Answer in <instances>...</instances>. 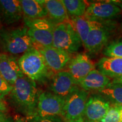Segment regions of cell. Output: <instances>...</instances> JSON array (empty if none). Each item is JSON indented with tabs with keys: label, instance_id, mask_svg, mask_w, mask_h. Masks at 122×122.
<instances>
[{
	"label": "cell",
	"instance_id": "6da1fadb",
	"mask_svg": "<svg viewBox=\"0 0 122 122\" xmlns=\"http://www.w3.org/2000/svg\"><path fill=\"white\" fill-rule=\"evenodd\" d=\"M39 91L37 84L24 76L16 80L7 96L12 106L27 118L35 115Z\"/></svg>",
	"mask_w": 122,
	"mask_h": 122
},
{
	"label": "cell",
	"instance_id": "7a4b0ae2",
	"mask_svg": "<svg viewBox=\"0 0 122 122\" xmlns=\"http://www.w3.org/2000/svg\"><path fill=\"white\" fill-rule=\"evenodd\" d=\"M33 47L25 26L0 28V50L2 53L13 56L23 55Z\"/></svg>",
	"mask_w": 122,
	"mask_h": 122
},
{
	"label": "cell",
	"instance_id": "3957f363",
	"mask_svg": "<svg viewBox=\"0 0 122 122\" xmlns=\"http://www.w3.org/2000/svg\"><path fill=\"white\" fill-rule=\"evenodd\" d=\"M22 72L35 83H42L49 77L50 70L40 51L37 48H30L18 59Z\"/></svg>",
	"mask_w": 122,
	"mask_h": 122
},
{
	"label": "cell",
	"instance_id": "277c9868",
	"mask_svg": "<svg viewBox=\"0 0 122 122\" xmlns=\"http://www.w3.org/2000/svg\"><path fill=\"white\" fill-rule=\"evenodd\" d=\"M24 22L35 48L53 46V34L56 24L49 18L24 19Z\"/></svg>",
	"mask_w": 122,
	"mask_h": 122
},
{
	"label": "cell",
	"instance_id": "5b68a950",
	"mask_svg": "<svg viewBox=\"0 0 122 122\" xmlns=\"http://www.w3.org/2000/svg\"><path fill=\"white\" fill-rule=\"evenodd\" d=\"M82 42L71 22L56 24L53 34V46L71 54L77 52Z\"/></svg>",
	"mask_w": 122,
	"mask_h": 122
},
{
	"label": "cell",
	"instance_id": "8992f818",
	"mask_svg": "<svg viewBox=\"0 0 122 122\" xmlns=\"http://www.w3.org/2000/svg\"><path fill=\"white\" fill-rule=\"evenodd\" d=\"M65 99L48 91H40L36 112L40 117H62Z\"/></svg>",
	"mask_w": 122,
	"mask_h": 122
},
{
	"label": "cell",
	"instance_id": "52a82bcc",
	"mask_svg": "<svg viewBox=\"0 0 122 122\" xmlns=\"http://www.w3.org/2000/svg\"><path fill=\"white\" fill-rule=\"evenodd\" d=\"M88 97V92L79 87L66 99L62 117L65 120L83 117Z\"/></svg>",
	"mask_w": 122,
	"mask_h": 122
},
{
	"label": "cell",
	"instance_id": "ba28073f",
	"mask_svg": "<svg viewBox=\"0 0 122 122\" xmlns=\"http://www.w3.org/2000/svg\"><path fill=\"white\" fill-rule=\"evenodd\" d=\"M79 88L77 81L68 71H59L50 79V92L65 100Z\"/></svg>",
	"mask_w": 122,
	"mask_h": 122
},
{
	"label": "cell",
	"instance_id": "9c48e42d",
	"mask_svg": "<svg viewBox=\"0 0 122 122\" xmlns=\"http://www.w3.org/2000/svg\"><path fill=\"white\" fill-rule=\"evenodd\" d=\"M50 71L58 72L68 65L71 60L70 54L53 46L38 47Z\"/></svg>",
	"mask_w": 122,
	"mask_h": 122
},
{
	"label": "cell",
	"instance_id": "30bf717a",
	"mask_svg": "<svg viewBox=\"0 0 122 122\" xmlns=\"http://www.w3.org/2000/svg\"><path fill=\"white\" fill-rule=\"evenodd\" d=\"M109 36V30L102 23L99 21H93L92 27L84 46L89 53H98L106 44Z\"/></svg>",
	"mask_w": 122,
	"mask_h": 122
},
{
	"label": "cell",
	"instance_id": "8fae6325",
	"mask_svg": "<svg viewBox=\"0 0 122 122\" xmlns=\"http://www.w3.org/2000/svg\"><path fill=\"white\" fill-rule=\"evenodd\" d=\"M118 6L110 2H95L88 6L84 15L92 21L110 19L121 13Z\"/></svg>",
	"mask_w": 122,
	"mask_h": 122
},
{
	"label": "cell",
	"instance_id": "7c38bea8",
	"mask_svg": "<svg viewBox=\"0 0 122 122\" xmlns=\"http://www.w3.org/2000/svg\"><path fill=\"white\" fill-rule=\"evenodd\" d=\"M0 74L10 85H13L18 79L24 77L15 56L0 53Z\"/></svg>",
	"mask_w": 122,
	"mask_h": 122
},
{
	"label": "cell",
	"instance_id": "4fadbf2b",
	"mask_svg": "<svg viewBox=\"0 0 122 122\" xmlns=\"http://www.w3.org/2000/svg\"><path fill=\"white\" fill-rule=\"evenodd\" d=\"M23 18L20 3L18 0H0V20L1 24L11 25Z\"/></svg>",
	"mask_w": 122,
	"mask_h": 122
},
{
	"label": "cell",
	"instance_id": "5bb4252c",
	"mask_svg": "<svg viewBox=\"0 0 122 122\" xmlns=\"http://www.w3.org/2000/svg\"><path fill=\"white\" fill-rule=\"evenodd\" d=\"M110 105L108 101L98 96H93L88 99L84 115L87 121L100 122L109 110Z\"/></svg>",
	"mask_w": 122,
	"mask_h": 122
},
{
	"label": "cell",
	"instance_id": "9a60e30c",
	"mask_svg": "<svg viewBox=\"0 0 122 122\" xmlns=\"http://www.w3.org/2000/svg\"><path fill=\"white\" fill-rule=\"evenodd\" d=\"M94 68L93 62L88 56L84 53L76 55L68 64V71L77 82L95 69Z\"/></svg>",
	"mask_w": 122,
	"mask_h": 122
},
{
	"label": "cell",
	"instance_id": "2e32d148",
	"mask_svg": "<svg viewBox=\"0 0 122 122\" xmlns=\"http://www.w3.org/2000/svg\"><path fill=\"white\" fill-rule=\"evenodd\" d=\"M110 83L111 80L109 77L96 69L92 70L85 77L77 82L79 87L86 92L100 91L106 88Z\"/></svg>",
	"mask_w": 122,
	"mask_h": 122
},
{
	"label": "cell",
	"instance_id": "e0dca14e",
	"mask_svg": "<svg viewBox=\"0 0 122 122\" xmlns=\"http://www.w3.org/2000/svg\"><path fill=\"white\" fill-rule=\"evenodd\" d=\"M23 20H34L46 18L48 16L45 7V1L20 0Z\"/></svg>",
	"mask_w": 122,
	"mask_h": 122
},
{
	"label": "cell",
	"instance_id": "ac0fdd59",
	"mask_svg": "<svg viewBox=\"0 0 122 122\" xmlns=\"http://www.w3.org/2000/svg\"><path fill=\"white\" fill-rule=\"evenodd\" d=\"M98 71L114 80L122 79V58L103 57L97 63Z\"/></svg>",
	"mask_w": 122,
	"mask_h": 122
},
{
	"label": "cell",
	"instance_id": "d6986e66",
	"mask_svg": "<svg viewBox=\"0 0 122 122\" xmlns=\"http://www.w3.org/2000/svg\"><path fill=\"white\" fill-rule=\"evenodd\" d=\"M45 7L49 18L57 24L68 21V15L62 0H46Z\"/></svg>",
	"mask_w": 122,
	"mask_h": 122
},
{
	"label": "cell",
	"instance_id": "ffe728a7",
	"mask_svg": "<svg viewBox=\"0 0 122 122\" xmlns=\"http://www.w3.org/2000/svg\"><path fill=\"white\" fill-rule=\"evenodd\" d=\"M71 23L80 37L82 44L84 45L92 27L93 21L90 20L83 16L72 18Z\"/></svg>",
	"mask_w": 122,
	"mask_h": 122
},
{
	"label": "cell",
	"instance_id": "44dd1931",
	"mask_svg": "<svg viewBox=\"0 0 122 122\" xmlns=\"http://www.w3.org/2000/svg\"><path fill=\"white\" fill-rule=\"evenodd\" d=\"M62 2L65 5L68 15L72 18L84 16L88 7L85 1L81 0H62Z\"/></svg>",
	"mask_w": 122,
	"mask_h": 122
},
{
	"label": "cell",
	"instance_id": "7402d4cb",
	"mask_svg": "<svg viewBox=\"0 0 122 122\" xmlns=\"http://www.w3.org/2000/svg\"><path fill=\"white\" fill-rule=\"evenodd\" d=\"M99 92L117 105L122 106V83H110L106 88Z\"/></svg>",
	"mask_w": 122,
	"mask_h": 122
},
{
	"label": "cell",
	"instance_id": "603a6c76",
	"mask_svg": "<svg viewBox=\"0 0 122 122\" xmlns=\"http://www.w3.org/2000/svg\"><path fill=\"white\" fill-rule=\"evenodd\" d=\"M103 54L107 57L122 58V41L110 44L105 48Z\"/></svg>",
	"mask_w": 122,
	"mask_h": 122
},
{
	"label": "cell",
	"instance_id": "cb8c5ba5",
	"mask_svg": "<svg viewBox=\"0 0 122 122\" xmlns=\"http://www.w3.org/2000/svg\"><path fill=\"white\" fill-rule=\"evenodd\" d=\"M120 106L115 105L110 106L106 115L101 120V122H120Z\"/></svg>",
	"mask_w": 122,
	"mask_h": 122
},
{
	"label": "cell",
	"instance_id": "d4e9b609",
	"mask_svg": "<svg viewBox=\"0 0 122 122\" xmlns=\"http://www.w3.org/2000/svg\"><path fill=\"white\" fill-rule=\"evenodd\" d=\"M27 122H63L61 117H40L38 116H32L26 118Z\"/></svg>",
	"mask_w": 122,
	"mask_h": 122
},
{
	"label": "cell",
	"instance_id": "484cf974",
	"mask_svg": "<svg viewBox=\"0 0 122 122\" xmlns=\"http://www.w3.org/2000/svg\"><path fill=\"white\" fill-rule=\"evenodd\" d=\"M13 86L0 74V98L4 100L11 91Z\"/></svg>",
	"mask_w": 122,
	"mask_h": 122
},
{
	"label": "cell",
	"instance_id": "4316f807",
	"mask_svg": "<svg viewBox=\"0 0 122 122\" xmlns=\"http://www.w3.org/2000/svg\"><path fill=\"white\" fill-rule=\"evenodd\" d=\"M7 110H8L7 106L6 103L5 102L4 100L0 98V111L6 113Z\"/></svg>",
	"mask_w": 122,
	"mask_h": 122
},
{
	"label": "cell",
	"instance_id": "83f0119b",
	"mask_svg": "<svg viewBox=\"0 0 122 122\" xmlns=\"http://www.w3.org/2000/svg\"><path fill=\"white\" fill-rule=\"evenodd\" d=\"M13 119L14 122H27L26 118H24L19 114L15 115Z\"/></svg>",
	"mask_w": 122,
	"mask_h": 122
},
{
	"label": "cell",
	"instance_id": "f1b7e54d",
	"mask_svg": "<svg viewBox=\"0 0 122 122\" xmlns=\"http://www.w3.org/2000/svg\"><path fill=\"white\" fill-rule=\"evenodd\" d=\"M7 117L6 113L0 111V122H4Z\"/></svg>",
	"mask_w": 122,
	"mask_h": 122
},
{
	"label": "cell",
	"instance_id": "f546056e",
	"mask_svg": "<svg viewBox=\"0 0 122 122\" xmlns=\"http://www.w3.org/2000/svg\"><path fill=\"white\" fill-rule=\"evenodd\" d=\"M65 122H85V121H84V120L83 117H81V118L76 119L65 120Z\"/></svg>",
	"mask_w": 122,
	"mask_h": 122
},
{
	"label": "cell",
	"instance_id": "4dcf8cb0",
	"mask_svg": "<svg viewBox=\"0 0 122 122\" xmlns=\"http://www.w3.org/2000/svg\"><path fill=\"white\" fill-rule=\"evenodd\" d=\"M4 122H14L13 118H10V117H7V118L6 119L5 121Z\"/></svg>",
	"mask_w": 122,
	"mask_h": 122
},
{
	"label": "cell",
	"instance_id": "1f68e13d",
	"mask_svg": "<svg viewBox=\"0 0 122 122\" xmlns=\"http://www.w3.org/2000/svg\"><path fill=\"white\" fill-rule=\"evenodd\" d=\"M120 106V119L121 121H122V105H119Z\"/></svg>",
	"mask_w": 122,
	"mask_h": 122
},
{
	"label": "cell",
	"instance_id": "d6a6232c",
	"mask_svg": "<svg viewBox=\"0 0 122 122\" xmlns=\"http://www.w3.org/2000/svg\"><path fill=\"white\" fill-rule=\"evenodd\" d=\"M113 82H114V83H122V79H119V80H114Z\"/></svg>",
	"mask_w": 122,
	"mask_h": 122
},
{
	"label": "cell",
	"instance_id": "836d02e7",
	"mask_svg": "<svg viewBox=\"0 0 122 122\" xmlns=\"http://www.w3.org/2000/svg\"><path fill=\"white\" fill-rule=\"evenodd\" d=\"M85 122H99V121H96V122H92V121H85Z\"/></svg>",
	"mask_w": 122,
	"mask_h": 122
},
{
	"label": "cell",
	"instance_id": "e575fe53",
	"mask_svg": "<svg viewBox=\"0 0 122 122\" xmlns=\"http://www.w3.org/2000/svg\"><path fill=\"white\" fill-rule=\"evenodd\" d=\"M1 28V20H0V28Z\"/></svg>",
	"mask_w": 122,
	"mask_h": 122
},
{
	"label": "cell",
	"instance_id": "d590c367",
	"mask_svg": "<svg viewBox=\"0 0 122 122\" xmlns=\"http://www.w3.org/2000/svg\"><path fill=\"white\" fill-rule=\"evenodd\" d=\"M120 122H122V121H120Z\"/></svg>",
	"mask_w": 122,
	"mask_h": 122
},
{
	"label": "cell",
	"instance_id": "8d00e7d4",
	"mask_svg": "<svg viewBox=\"0 0 122 122\" xmlns=\"http://www.w3.org/2000/svg\"></svg>",
	"mask_w": 122,
	"mask_h": 122
}]
</instances>
